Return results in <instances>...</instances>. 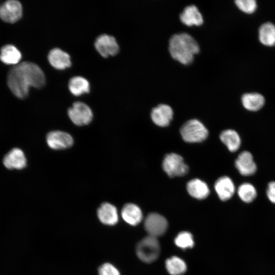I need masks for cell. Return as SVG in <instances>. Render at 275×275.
<instances>
[{
  "instance_id": "6da1fadb",
  "label": "cell",
  "mask_w": 275,
  "mask_h": 275,
  "mask_svg": "<svg viewBox=\"0 0 275 275\" xmlns=\"http://www.w3.org/2000/svg\"><path fill=\"white\" fill-rule=\"evenodd\" d=\"M7 83L13 94L23 99L28 96L30 87L42 88L45 84V76L37 65L23 62L14 66L10 70Z\"/></svg>"
},
{
  "instance_id": "7a4b0ae2",
  "label": "cell",
  "mask_w": 275,
  "mask_h": 275,
  "mask_svg": "<svg viewBox=\"0 0 275 275\" xmlns=\"http://www.w3.org/2000/svg\"><path fill=\"white\" fill-rule=\"evenodd\" d=\"M169 50L171 57L184 65L189 64L200 50L196 40L190 35L183 33L173 35L169 40Z\"/></svg>"
},
{
  "instance_id": "3957f363",
  "label": "cell",
  "mask_w": 275,
  "mask_h": 275,
  "mask_svg": "<svg viewBox=\"0 0 275 275\" xmlns=\"http://www.w3.org/2000/svg\"><path fill=\"white\" fill-rule=\"evenodd\" d=\"M180 132L183 140L188 143L201 142L208 135L207 129L197 119H191L184 123Z\"/></svg>"
},
{
  "instance_id": "277c9868",
  "label": "cell",
  "mask_w": 275,
  "mask_h": 275,
  "mask_svg": "<svg viewBox=\"0 0 275 275\" xmlns=\"http://www.w3.org/2000/svg\"><path fill=\"white\" fill-rule=\"evenodd\" d=\"M160 250V245L157 238L148 235L138 243L136 254L142 261L151 263L157 259Z\"/></svg>"
},
{
  "instance_id": "5b68a950",
  "label": "cell",
  "mask_w": 275,
  "mask_h": 275,
  "mask_svg": "<svg viewBox=\"0 0 275 275\" xmlns=\"http://www.w3.org/2000/svg\"><path fill=\"white\" fill-rule=\"evenodd\" d=\"M162 166L164 172L170 177L183 176L189 170L182 157L174 153L168 154L164 156Z\"/></svg>"
},
{
  "instance_id": "8992f818",
  "label": "cell",
  "mask_w": 275,
  "mask_h": 275,
  "mask_svg": "<svg viewBox=\"0 0 275 275\" xmlns=\"http://www.w3.org/2000/svg\"><path fill=\"white\" fill-rule=\"evenodd\" d=\"M68 115L73 124L77 126L89 124L92 120L93 114L90 107L84 102H74L68 110Z\"/></svg>"
},
{
  "instance_id": "52a82bcc",
  "label": "cell",
  "mask_w": 275,
  "mask_h": 275,
  "mask_svg": "<svg viewBox=\"0 0 275 275\" xmlns=\"http://www.w3.org/2000/svg\"><path fill=\"white\" fill-rule=\"evenodd\" d=\"M144 227L149 235L157 238L165 233L168 228V222L161 215L151 213L145 220Z\"/></svg>"
},
{
  "instance_id": "ba28073f",
  "label": "cell",
  "mask_w": 275,
  "mask_h": 275,
  "mask_svg": "<svg viewBox=\"0 0 275 275\" xmlns=\"http://www.w3.org/2000/svg\"><path fill=\"white\" fill-rule=\"evenodd\" d=\"M46 140L48 147L56 150L69 148L74 143L73 139L69 133L60 130L48 132L46 135Z\"/></svg>"
},
{
  "instance_id": "9c48e42d",
  "label": "cell",
  "mask_w": 275,
  "mask_h": 275,
  "mask_svg": "<svg viewBox=\"0 0 275 275\" xmlns=\"http://www.w3.org/2000/svg\"><path fill=\"white\" fill-rule=\"evenodd\" d=\"M94 45L97 51L103 58L115 56L119 51V47L115 38L106 34L98 37Z\"/></svg>"
},
{
  "instance_id": "30bf717a",
  "label": "cell",
  "mask_w": 275,
  "mask_h": 275,
  "mask_svg": "<svg viewBox=\"0 0 275 275\" xmlns=\"http://www.w3.org/2000/svg\"><path fill=\"white\" fill-rule=\"evenodd\" d=\"M22 14V7L18 1L9 0L0 6V17L5 22L14 23L20 19Z\"/></svg>"
},
{
  "instance_id": "8fae6325",
  "label": "cell",
  "mask_w": 275,
  "mask_h": 275,
  "mask_svg": "<svg viewBox=\"0 0 275 275\" xmlns=\"http://www.w3.org/2000/svg\"><path fill=\"white\" fill-rule=\"evenodd\" d=\"M235 166L239 173L244 176H252L257 170L253 155L248 151H243L238 155Z\"/></svg>"
},
{
  "instance_id": "7c38bea8",
  "label": "cell",
  "mask_w": 275,
  "mask_h": 275,
  "mask_svg": "<svg viewBox=\"0 0 275 275\" xmlns=\"http://www.w3.org/2000/svg\"><path fill=\"white\" fill-rule=\"evenodd\" d=\"M97 215L102 224L113 226L119 221V214L116 206L111 203L104 202L98 208Z\"/></svg>"
},
{
  "instance_id": "4fadbf2b",
  "label": "cell",
  "mask_w": 275,
  "mask_h": 275,
  "mask_svg": "<svg viewBox=\"0 0 275 275\" xmlns=\"http://www.w3.org/2000/svg\"><path fill=\"white\" fill-rule=\"evenodd\" d=\"M3 164L10 170H21L26 166V158L23 151L18 148L11 150L3 158Z\"/></svg>"
},
{
  "instance_id": "5bb4252c",
  "label": "cell",
  "mask_w": 275,
  "mask_h": 275,
  "mask_svg": "<svg viewBox=\"0 0 275 275\" xmlns=\"http://www.w3.org/2000/svg\"><path fill=\"white\" fill-rule=\"evenodd\" d=\"M173 111L168 105L161 104L152 109L151 118L153 122L160 127L168 126L173 119Z\"/></svg>"
},
{
  "instance_id": "9a60e30c",
  "label": "cell",
  "mask_w": 275,
  "mask_h": 275,
  "mask_svg": "<svg viewBox=\"0 0 275 275\" xmlns=\"http://www.w3.org/2000/svg\"><path fill=\"white\" fill-rule=\"evenodd\" d=\"M215 191L221 200L226 201L232 198L235 191V187L232 180L224 176L217 179L214 184Z\"/></svg>"
},
{
  "instance_id": "2e32d148",
  "label": "cell",
  "mask_w": 275,
  "mask_h": 275,
  "mask_svg": "<svg viewBox=\"0 0 275 275\" xmlns=\"http://www.w3.org/2000/svg\"><path fill=\"white\" fill-rule=\"evenodd\" d=\"M48 60L53 68L58 70L65 69L71 65L70 56L58 48H53L49 51Z\"/></svg>"
},
{
  "instance_id": "e0dca14e",
  "label": "cell",
  "mask_w": 275,
  "mask_h": 275,
  "mask_svg": "<svg viewBox=\"0 0 275 275\" xmlns=\"http://www.w3.org/2000/svg\"><path fill=\"white\" fill-rule=\"evenodd\" d=\"M121 215L123 219L131 226H136L143 218L141 209L133 203L124 205L121 210Z\"/></svg>"
},
{
  "instance_id": "ac0fdd59",
  "label": "cell",
  "mask_w": 275,
  "mask_h": 275,
  "mask_svg": "<svg viewBox=\"0 0 275 275\" xmlns=\"http://www.w3.org/2000/svg\"><path fill=\"white\" fill-rule=\"evenodd\" d=\"M180 19L183 24L187 26H199L203 22L202 14L194 5L185 7L180 15Z\"/></svg>"
},
{
  "instance_id": "d6986e66",
  "label": "cell",
  "mask_w": 275,
  "mask_h": 275,
  "mask_svg": "<svg viewBox=\"0 0 275 275\" xmlns=\"http://www.w3.org/2000/svg\"><path fill=\"white\" fill-rule=\"evenodd\" d=\"M186 189L191 197L199 200L205 199L210 193L207 184L198 178L193 179L188 182Z\"/></svg>"
},
{
  "instance_id": "ffe728a7",
  "label": "cell",
  "mask_w": 275,
  "mask_h": 275,
  "mask_svg": "<svg viewBox=\"0 0 275 275\" xmlns=\"http://www.w3.org/2000/svg\"><path fill=\"white\" fill-rule=\"evenodd\" d=\"M243 107L250 111H257L264 105V96L258 93H248L244 94L241 97Z\"/></svg>"
},
{
  "instance_id": "44dd1931",
  "label": "cell",
  "mask_w": 275,
  "mask_h": 275,
  "mask_svg": "<svg viewBox=\"0 0 275 275\" xmlns=\"http://www.w3.org/2000/svg\"><path fill=\"white\" fill-rule=\"evenodd\" d=\"M219 138L231 152L237 151L240 147L241 138L234 130L230 129L223 131L220 134Z\"/></svg>"
},
{
  "instance_id": "7402d4cb",
  "label": "cell",
  "mask_w": 275,
  "mask_h": 275,
  "mask_svg": "<svg viewBox=\"0 0 275 275\" xmlns=\"http://www.w3.org/2000/svg\"><path fill=\"white\" fill-rule=\"evenodd\" d=\"M21 58L19 50L12 45H6L1 49L0 60L7 65H17Z\"/></svg>"
},
{
  "instance_id": "603a6c76",
  "label": "cell",
  "mask_w": 275,
  "mask_h": 275,
  "mask_svg": "<svg viewBox=\"0 0 275 275\" xmlns=\"http://www.w3.org/2000/svg\"><path fill=\"white\" fill-rule=\"evenodd\" d=\"M259 39L260 41L266 46L275 45V25L266 22L263 23L259 29Z\"/></svg>"
},
{
  "instance_id": "cb8c5ba5",
  "label": "cell",
  "mask_w": 275,
  "mask_h": 275,
  "mask_svg": "<svg viewBox=\"0 0 275 275\" xmlns=\"http://www.w3.org/2000/svg\"><path fill=\"white\" fill-rule=\"evenodd\" d=\"M70 92L74 96H78L90 92V84L84 77L75 76L71 78L68 83Z\"/></svg>"
},
{
  "instance_id": "d4e9b609",
  "label": "cell",
  "mask_w": 275,
  "mask_h": 275,
  "mask_svg": "<svg viewBox=\"0 0 275 275\" xmlns=\"http://www.w3.org/2000/svg\"><path fill=\"white\" fill-rule=\"evenodd\" d=\"M166 267L171 275H181L186 270L185 262L177 256H173L166 261Z\"/></svg>"
},
{
  "instance_id": "484cf974",
  "label": "cell",
  "mask_w": 275,
  "mask_h": 275,
  "mask_svg": "<svg viewBox=\"0 0 275 275\" xmlns=\"http://www.w3.org/2000/svg\"><path fill=\"white\" fill-rule=\"evenodd\" d=\"M237 191L239 198L246 203L253 202L257 196L255 187L251 183L248 182L240 184Z\"/></svg>"
},
{
  "instance_id": "4316f807",
  "label": "cell",
  "mask_w": 275,
  "mask_h": 275,
  "mask_svg": "<svg viewBox=\"0 0 275 275\" xmlns=\"http://www.w3.org/2000/svg\"><path fill=\"white\" fill-rule=\"evenodd\" d=\"M175 244L182 249L192 248L194 245L193 237L188 232H181L179 233L174 240Z\"/></svg>"
},
{
  "instance_id": "83f0119b",
  "label": "cell",
  "mask_w": 275,
  "mask_h": 275,
  "mask_svg": "<svg viewBox=\"0 0 275 275\" xmlns=\"http://www.w3.org/2000/svg\"><path fill=\"white\" fill-rule=\"evenodd\" d=\"M235 3L239 9L246 13L254 12L257 8L255 0H236Z\"/></svg>"
},
{
  "instance_id": "f1b7e54d",
  "label": "cell",
  "mask_w": 275,
  "mask_h": 275,
  "mask_svg": "<svg viewBox=\"0 0 275 275\" xmlns=\"http://www.w3.org/2000/svg\"><path fill=\"white\" fill-rule=\"evenodd\" d=\"M98 275H121L120 271L113 264L105 262L98 268Z\"/></svg>"
},
{
  "instance_id": "f546056e",
  "label": "cell",
  "mask_w": 275,
  "mask_h": 275,
  "mask_svg": "<svg viewBox=\"0 0 275 275\" xmlns=\"http://www.w3.org/2000/svg\"><path fill=\"white\" fill-rule=\"evenodd\" d=\"M266 195L268 200L275 204V181L268 183L266 189Z\"/></svg>"
}]
</instances>
